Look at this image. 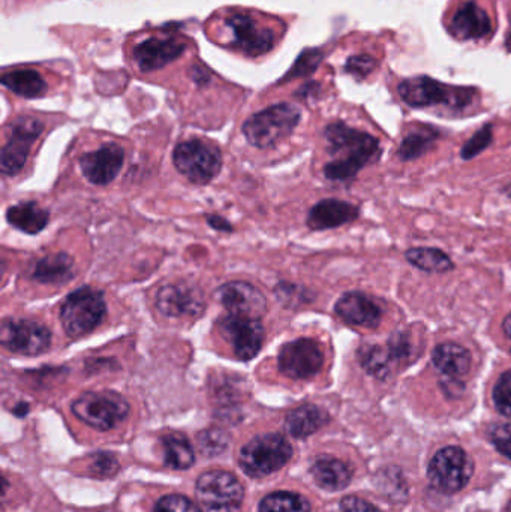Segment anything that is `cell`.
I'll list each match as a JSON object with an SVG mask.
<instances>
[{
  "label": "cell",
  "mask_w": 511,
  "mask_h": 512,
  "mask_svg": "<svg viewBox=\"0 0 511 512\" xmlns=\"http://www.w3.org/2000/svg\"><path fill=\"white\" fill-rule=\"evenodd\" d=\"M324 137L333 156V161L324 167V174L335 182L353 179L363 167L380 156V144L372 135L344 123L327 126Z\"/></svg>",
  "instance_id": "1"
},
{
  "label": "cell",
  "mask_w": 511,
  "mask_h": 512,
  "mask_svg": "<svg viewBox=\"0 0 511 512\" xmlns=\"http://www.w3.org/2000/svg\"><path fill=\"white\" fill-rule=\"evenodd\" d=\"M107 316L104 294L90 286H81L63 301L60 322L71 339H80L95 331Z\"/></svg>",
  "instance_id": "2"
},
{
  "label": "cell",
  "mask_w": 511,
  "mask_h": 512,
  "mask_svg": "<svg viewBox=\"0 0 511 512\" xmlns=\"http://www.w3.org/2000/svg\"><path fill=\"white\" fill-rule=\"evenodd\" d=\"M300 110L291 104H278L252 114L243 123V135L258 149H270L281 143L300 122Z\"/></svg>",
  "instance_id": "3"
},
{
  "label": "cell",
  "mask_w": 511,
  "mask_h": 512,
  "mask_svg": "<svg viewBox=\"0 0 511 512\" xmlns=\"http://www.w3.org/2000/svg\"><path fill=\"white\" fill-rule=\"evenodd\" d=\"M293 447L278 433H267L249 441L240 451L239 463L246 475L263 478L290 462Z\"/></svg>",
  "instance_id": "4"
},
{
  "label": "cell",
  "mask_w": 511,
  "mask_h": 512,
  "mask_svg": "<svg viewBox=\"0 0 511 512\" xmlns=\"http://www.w3.org/2000/svg\"><path fill=\"white\" fill-rule=\"evenodd\" d=\"M72 414L96 430H111L129 414V403L114 391H90L81 394L71 406Z\"/></svg>",
  "instance_id": "5"
},
{
  "label": "cell",
  "mask_w": 511,
  "mask_h": 512,
  "mask_svg": "<svg viewBox=\"0 0 511 512\" xmlns=\"http://www.w3.org/2000/svg\"><path fill=\"white\" fill-rule=\"evenodd\" d=\"M399 95L411 107L449 105V107L464 108L473 102L474 90L446 86L429 77H414L399 84Z\"/></svg>",
  "instance_id": "6"
},
{
  "label": "cell",
  "mask_w": 511,
  "mask_h": 512,
  "mask_svg": "<svg viewBox=\"0 0 511 512\" xmlns=\"http://www.w3.org/2000/svg\"><path fill=\"white\" fill-rule=\"evenodd\" d=\"M174 167L194 185L212 182L222 168L219 149L201 140L185 141L174 149Z\"/></svg>",
  "instance_id": "7"
},
{
  "label": "cell",
  "mask_w": 511,
  "mask_h": 512,
  "mask_svg": "<svg viewBox=\"0 0 511 512\" xmlns=\"http://www.w3.org/2000/svg\"><path fill=\"white\" fill-rule=\"evenodd\" d=\"M242 484L233 474L210 471L197 481V501L203 512H237L242 507Z\"/></svg>",
  "instance_id": "8"
},
{
  "label": "cell",
  "mask_w": 511,
  "mask_h": 512,
  "mask_svg": "<svg viewBox=\"0 0 511 512\" xmlns=\"http://www.w3.org/2000/svg\"><path fill=\"white\" fill-rule=\"evenodd\" d=\"M474 465L470 456L458 447L438 451L428 469L429 481L438 492L458 493L470 483Z\"/></svg>",
  "instance_id": "9"
},
{
  "label": "cell",
  "mask_w": 511,
  "mask_h": 512,
  "mask_svg": "<svg viewBox=\"0 0 511 512\" xmlns=\"http://www.w3.org/2000/svg\"><path fill=\"white\" fill-rule=\"evenodd\" d=\"M218 327L239 360H252L263 348L266 331L261 319L227 313L219 319Z\"/></svg>",
  "instance_id": "10"
},
{
  "label": "cell",
  "mask_w": 511,
  "mask_h": 512,
  "mask_svg": "<svg viewBox=\"0 0 511 512\" xmlns=\"http://www.w3.org/2000/svg\"><path fill=\"white\" fill-rule=\"evenodd\" d=\"M225 27L230 32V45L246 56H261L272 50L275 45V32L246 12H234L228 15Z\"/></svg>",
  "instance_id": "11"
},
{
  "label": "cell",
  "mask_w": 511,
  "mask_h": 512,
  "mask_svg": "<svg viewBox=\"0 0 511 512\" xmlns=\"http://www.w3.org/2000/svg\"><path fill=\"white\" fill-rule=\"evenodd\" d=\"M0 340L14 354L36 357L51 346V331L45 325L27 319H6L0 330Z\"/></svg>",
  "instance_id": "12"
},
{
  "label": "cell",
  "mask_w": 511,
  "mask_h": 512,
  "mask_svg": "<svg viewBox=\"0 0 511 512\" xmlns=\"http://www.w3.org/2000/svg\"><path fill=\"white\" fill-rule=\"evenodd\" d=\"M42 129V123L33 117H18L9 125V140L0 156V168L5 176L20 173L29 158L30 147L38 140Z\"/></svg>",
  "instance_id": "13"
},
{
  "label": "cell",
  "mask_w": 511,
  "mask_h": 512,
  "mask_svg": "<svg viewBox=\"0 0 511 512\" xmlns=\"http://www.w3.org/2000/svg\"><path fill=\"white\" fill-rule=\"evenodd\" d=\"M324 364L321 346L314 339L293 340L279 351L278 366L282 375L291 379H308L317 375Z\"/></svg>",
  "instance_id": "14"
},
{
  "label": "cell",
  "mask_w": 511,
  "mask_h": 512,
  "mask_svg": "<svg viewBox=\"0 0 511 512\" xmlns=\"http://www.w3.org/2000/svg\"><path fill=\"white\" fill-rule=\"evenodd\" d=\"M156 307L170 318H198L206 310L203 292L189 283H171L156 292Z\"/></svg>",
  "instance_id": "15"
},
{
  "label": "cell",
  "mask_w": 511,
  "mask_h": 512,
  "mask_svg": "<svg viewBox=\"0 0 511 512\" xmlns=\"http://www.w3.org/2000/svg\"><path fill=\"white\" fill-rule=\"evenodd\" d=\"M215 298L227 313L261 319L267 312V301L263 292L248 282H228L219 286Z\"/></svg>",
  "instance_id": "16"
},
{
  "label": "cell",
  "mask_w": 511,
  "mask_h": 512,
  "mask_svg": "<svg viewBox=\"0 0 511 512\" xmlns=\"http://www.w3.org/2000/svg\"><path fill=\"white\" fill-rule=\"evenodd\" d=\"M123 161H125V152L119 144H104L95 152L81 156V173L92 185H110L122 170Z\"/></svg>",
  "instance_id": "17"
},
{
  "label": "cell",
  "mask_w": 511,
  "mask_h": 512,
  "mask_svg": "<svg viewBox=\"0 0 511 512\" xmlns=\"http://www.w3.org/2000/svg\"><path fill=\"white\" fill-rule=\"evenodd\" d=\"M335 312L348 325L377 328L381 322V309L362 292H347L335 304Z\"/></svg>",
  "instance_id": "18"
},
{
  "label": "cell",
  "mask_w": 511,
  "mask_h": 512,
  "mask_svg": "<svg viewBox=\"0 0 511 512\" xmlns=\"http://www.w3.org/2000/svg\"><path fill=\"white\" fill-rule=\"evenodd\" d=\"M450 32L461 41L483 39L491 35L492 21L479 3L467 2L453 15Z\"/></svg>",
  "instance_id": "19"
},
{
  "label": "cell",
  "mask_w": 511,
  "mask_h": 512,
  "mask_svg": "<svg viewBox=\"0 0 511 512\" xmlns=\"http://www.w3.org/2000/svg\"><path fill=\"white\" fill-rule=\"evenodd\" d=\"M185 51V45L174 39H147L135 47L134 59L141 71L150 72L164 68Z\"/></svg>",
  "instance_id": "20"
},
{
  "label": "cell",
  "mask_w": 511,
  "mask_h": 512,
  "mask_svg": "<svg viewBox=\"0 0 511 512\" xmlns=\"http://www.w3.org/2000/svg\"><path fill=\"white\" fill-rule=\"evenodd\" d=\"M359 218V209L347 201L323 200L312 207L308 215L311 230L323 231L342 227Z\"/></svg>",
  "instance_id": "21"
},
{
  "label": "cell",
  "mask_w": 511,
  "mask_h": 512,
  "mask_svg": "<svg viewBox=\"0 0 511 512\" xmlns=\"http://www.w3.org/2000/svg\"><path fill=\"white\" fill-rule=\"evenodd\" d=\"M471 361L470 351L456 343H441L432 352L434 366L452 381L464 378L470 372Z\"/></svg>",
  "instance_id": "22"
},
{
  "label": "cell",
  "mask_w": 511,
  "mask_h": 512,
  "mask_svg": "<svg viewBox=\"0 0 511 512\" xmlns=\"http://www.w3.org/2000/svg\"><path fill=\"white\" fill-rule=\"evenodd\" d=\"M329 415L315 405H303L293 409L285 418V429L294 438H308L326 426Z\"/></svg>",
  "instance_id": "23"
},
{
  "label": "cell",
  "mask_w": 511,
  "mask_h": 512,
  "mask_svg": "<svg viewBox=\"0 0 511 512\" xmlns=\"http://www.w3.org/2000/svg\"><path fill=\"white\" fill-rule=\"evenodd\" d=\"M312 477L321 489L336 492V490L345 489L351 483L353 471L341 460L321 457L312 466Z\"/></svg>",
  "instance_id": "24"
},
{
  "label": "cell",
  "mask_w": 511,
  "mask_h": 512,
  "mask_svg": "<svg viewBox=\"0 0 511 512\" xmlns=\"http://www.w3.org/2000/svg\"><path fill=\"white\" fill-rule=\"evenodd\" d=\"M74 259L68 254L44 256L36 262L32 270V279L48 285L66 283L74 277Z\"/></svg>",
  "instance_id": "25"
},
{
  "label": "cell",
  "mask_w": 511,
  "mask_h": 512,
  "mask_svg": "<svg viewBox=\"0 0 511 512\" xmlns=\"http://www.w3.org/2000/svg\"><path fill=\"white\" fill-rule=\"evenodd\" d=\"M6 221L15 230L26 234H38L44 230L50 221V213L42 209L39 204L29 201V203H20L11 206L6 212Z\"/></svg>",
  "instance_id": "26"
},
{
  "label": "cell",
  "mask_w": 511,
  "mask_h": 512,
  "mask_svg": "<svg viewBox=\"0 0 511 512\" xmlns=\"http://www.w3.org/2000/svg\"><path fill=\"white\" fill-rule=\"evenodd\" d=\"M2 84L11 92L23 96V98H39L47 92V84L44 78L32 69H18V71L6 72L2 77Z\"/></svg>",
  "instance_id": "27"
},
{
  "label": "cell",
  "mask_w": 511,
  "mask_h": 512,
  "mask_svg": "<svg viewBox=\"0 0 511 512\" xmlns=\"http://www.w3.org/2000/svg\"><path fill=\"white\" fill-rule=\"evenodd\" d=\"M165 465L171 469H188L194 465L195 454L191 442L182 433L164 436Z\"/></svg>",
  "instance_id": "28"
},
{
  "label": "cell",
  "mask_w": 511,
  "mask_h": 512,
  "mask_svg": "<svg viewBox=\"0 0 511 512\" xmlns=\"http://www.w3.org/2000/svg\"><path fill=\"white\" fill-rule=\"evenodd\" d=\"M407 259L414 267L428 273H444L452 270L453 262L450 256L444 254L440 249L414 248L407 252Z\"/></svg>",
  "instance_id": "29"
},
{
  "label": "cell",
  "mask_w": 511,
  "mask_h": 512,
  "mask_svg": "<svg viewBox=\"0 0 511 512\" xmlns=\"http://www.w3.org/2000/svg\"><path fill=\"white\" fill-rule=\"evenodd\" d=\"M260 512H311V505L297 493L276 492L261 501Z\"/></svg>",
  "instance_id": "30"
},
{
  "label": "cell",
  "mask_w": 511,
  "mask_h": 512,
  "mask_svg": "<svg viewBox=\"0 0 511 512\" xmlns=\"http://www.w3.org/2000/svg\"><path fill=\"white\" fill-rule=\"evenodd\" d=\"M360 363L365 367L366 372L377 378H384L390 373V361L393 360L390 349H383L380 346H366L360 351Z\"/></svg>",
  "instance_id": "31"
},
{
  "label": "cell",
  "mask_w": 511,
  "mask_h": 512,
  "mask_svg": "<svg viewBox=\"0 0 511 512\" xmlns=\"http://www.w3.org/2000/svg\"><path fill=\"white\" fill-rule=\"evenodd\" d=\"M435 140H437V132L432 131V129L426 128L411 132V134L402 141L399 156H401L404 161L419 158L423 153L428 152L429 147H432Z\"/></svg>",
  "instance_id": "32"
},
{
  "label": "cell",
  "mask_w": 511,
  "mask_h": 512,
  "mask_svg": "<svg viewBox=\"0 0 511 512\" xmlns=\"http://www.w3.org/2000/svg\"><path fill=\"white\" fill-rule=\"evenodd\" d=\"M494 403L500 414L511 417V370L498 379L494 388Z\"/></svg>",
  "instance_id": "33"
},
{
  "label": "cell",
  "mask_w": 511,
  "mask_h": 512,
  "mask_svg": "<svg viewBox=\"0 0 511 512\" xmlns=\"http://www.w3.org/2000/svg\"><path fill=\"white\" fill-rule=\"evenodd\" d=\"M153 512H203L200 505H195L194 502L189 501L185 496L170 495L162 498L156 504L155 511Z\"/></svg>",
  "instance_id": "34"
},
{
  "label": "cell",
  "mask_w": 511,
  "mask_h": 512,
  "mask_svg": "<svg viewBox=\"0 0 511 512\" xmlns=\"http://www.w3.org/2000/svg\"><path fill=\"white\" fill-rule=\"evenodd\" d=\"M492 141V126H485V128L480 129L467 144H465L464 149H462V158L465 161H470L474 156L480 155L486 147L491 144Z\"/></svg>",
  "instance_id": "35"
},
{
  "label": "cell",
  "mask_w": 511,
  "mask_h": 512,
  "mask_svg": "<svg viewBox=\"0 0 511 512\" xmlns=\"http://www.w3.org/2000/svg\"><path fill=\"white\" fill-rule=\"evenodd\" d=\"M377 66V60L374 57L360 54V56H353L348 59L347 71L357 78H365L366 75L371 74Z\"/></svg>",
  "instance_id": "36"
},
{
  "label": "cell",
  "mask_w": 511,
  "mask_h": 512,
  "mask_svg": "<svg viewBox=\"0 0 511 512\" xmlns=\"http://www.w3.org/2000/svg\"><path fill=\"white\" fill-rule=\"evenodd\" d=\"M491 439L495 448L503 456L511 459V424H498L491 430Z\"/></svg>",
  "instance_id": "37"
},
{
  "label": "cell",
  "mask_w": 511,
  "mask_h": 512,
  "mask_svg": "<svg viewBox=\"0 0 511 512\" xmlns=\"http://www.w3.org/2000/svg\"><path fill=\"white\" fill-rule=\"evenodd\" d=\"M321 54L318 51H306V53L302 54L299 62L296 63V66L293 68V72H291L288 77H300V75L311 74L314 72V69L317 68L318 63H320Z\"/></svg>",
  "instance_id": "38"
},
{
  "label": "cell",
  "mask_w": 511,
  "mask_h": 512,
  "mask_svg": "<svg viewBox=\"0 0 511 512\" xmlns=\"http://www.w3.org/2000/svg\"><path fill=\"white\" fill-rule=\"evenodd\" d=\"M93 474L98 477H111L116 474L117 462L110 454H99L95 457V463L92 465Z\"/></svg>",
  "instance_id": "39"
},
{
  "label": "cell",
  "mask_w": 511,
  "mask_h": 512,
  "mask_svg": "<svg viewBox=\"0 0 511 512\" xmlns=\"http://www.w3.org/2000/svg\"><path fill=\"white\" fill-rule=\"evenodd\" d=\"M336 512H380L374 505L369 502L363 501L360 498H354V496H348V498L342 499L339 502Z\"/></svg>",
  "instance_id": "40"
},
{
  "label": "cell",
  "mask_w": 511,
  "mask_h": 512,
  "mask_svg": "<svg viewBox=\"0 0 511 512\" xmlns=\"http://www.w3.org/2000/svg\"><path fill=\"white\" fill-rule=\"evenodd\" d=\"M207 224L210 227L215 228L216 231H222V233H231L233 231V227H231L230 222L225 221L224 218L218 215H207Z\"/></svg>",
  "instance_id": "41"
},
{
  "label": "cell",
  "mask_w": 511,
  "mask_h": 512,
  "mask_svg": "<svg viewBox=\"0 0 511 512\" xmlns=\"http://www.w3.org/2000/svg\"><path fill=\"white\" fill-rule=\"evenodd\" d=\"M503 330L504 333H506V336L509 337V340L511 342V313L509 316H507L506 319H504Z\"/></svg>",
  "instance_id": "42"
},
{
  "label": "cell",
  "mask_w": 511,
  "mask_h": 512,
  "mask_svg": "<svg viewBox=\"0 0 511 512\" xmlns=\"http://www.w3.org/2000/svg\"><path fill=\"white\" fill-rule=\"evenodd\" d=\"M507 47H509V50H511V30L509 33V38H507Z\"/></svg>",
  "instance_id": "43"
},
{
  "label": "cell",
  "mask_w": 511,
  "mask_h": 512,
  "mask_svg": "<svg viewBox=\"0 0 511 512\" xmlns=\"http://www.w3.org/2000/svg\"><path fill=\"white\" fill-rule=\"evenodd\" d=\"M509 512H511V504H510V507H509Z\"/></svg>",
  "instance_id": "44"
}]
</instances>
